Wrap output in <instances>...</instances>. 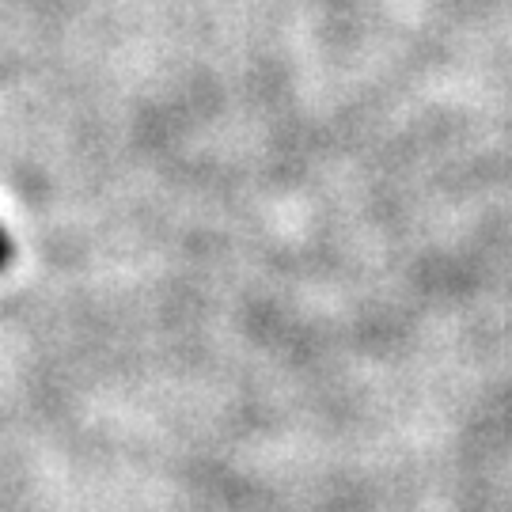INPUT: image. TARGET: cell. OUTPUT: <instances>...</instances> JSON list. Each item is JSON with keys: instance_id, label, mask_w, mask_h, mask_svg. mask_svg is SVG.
Wrapping results in <instances>:
<instances>
[{"instance_id": "cell-1", "label": "cell", "mask_w": 512, "mask_h": 512, "mask_svg": "<svg viewBox=\"0 0 512 512\" xmlns=\"http://www.w3.org/2000/svg\"><path fill=\"white\" fill-rule=\"evenodd\" d=\"M8 258H12V243H8V236L0 232V270L8 266Z\"/></svg>"}]
</instances>
